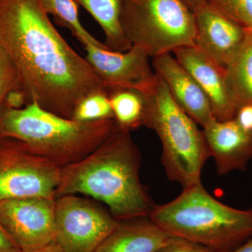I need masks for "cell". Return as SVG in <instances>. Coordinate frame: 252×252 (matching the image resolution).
<instances>
[{
	"mask_svg": "<svg viewBox=\"0 0 252 252\" xmlns=\"http://www.w3.org/2000/svg\"><path fill=\"white\" fill-rule=\"evenodd\" d=\"M0 48L16 67L29 104L71 119L81 99L106 91L86 58L54 27L39 0H0Z\"/></svg>",
	"mask_w": 252,
	"mask_h": 252,
	"instance_id": "1",
	"label": "cell"
},
{
	"mask_svg": "<svg viewBox=\"0 0 252 252\" xmlns=\"http://www.w3.org/2000/svg\"><path fill=\"white\" fill-rule=\"evenodd\" d=\"M140 164L130 131L119 127L89 156L61 168L56 198L83 194L105 204L118 220L149 217L156 205L141 183Z\"/></svg>",
	"mask_w": 252,
	"mask_h": 252,
	"instance_id": "2",
	"label": "cell"
},
{
	"mask_svg": "<svg viewBox=\"0 0 252 252\" xmlns=\"http://www.w3.org/2000/svg\"><path fill=\"white\" fill-rule=\"evenodd\" d=\"M119 127L115 119L80 122L31 102L20 109H0V137L19 141L32 153L61 168L79 162Z\"/></svg>",
	"mask_w": 252,
	"mask_h": 252,
	"instance_id": "3",
	"label": "cell"
},
{
	"mask_svg": "<svg viewBox=\"0 0 252 252\" xmlns=\"http://www.w3.org/2000/svg\"><path fill=\"white\" fill-rule=\"evenodd\" d=\"M149 219L167 233L217 252H230L252 238V209L220 203L202 182L172 201L156 205Z\"/></svg>",
	"mask_w": 252,
	"mask_h": 252,
	"instance_id": "4",
	"label": "cell"
},
{
	"mask_svg": "<svg viewBox=\"0 0 252 252\" xmlns=\"http://www.w3.org/2000/svg\"><path fill=\"white\" fill-rule=\"evenodd\" d=\"M144 126L155 131L162 145V164L169 180L183 189L201 182L210 157L203 130L179 107L157 74L154 86L143 93Z\"/></svg>",
	"mask_w": 252,
	"mask_h": 252,
	"instance_id": "5",
	"label": "cell"
},
{
	"mask_svg": "<svg viewBox=\"0 0 252 252\" xmlns=\"http://www.w3.org/2000/svg\"><path fill=\"white\" fill-rule=\"evenodd\" d=\"M122 26L130 44L152 59L194 46L195 17L182 0H125Z\"/></svg>",
	"mask_w": 252,
	"mask_h": 252,
	"instance_id": "6",
	"label": "cell"
},
{
	"mask_svg": "<svg viewBox=\"0 0 252 252\" xmlns=\"http://www.w3.org/2000/svg\"><path fill=\"white\" fill-rule=\"evenodd\" d=\"M61 168L32 153L19 141L0 137V201L56 198Z\"/></svg>",
	"mask_w": 252,
	"mask_h": 252,
	"instance_id": "7",
	"label": "cell"
},
{
	"mask_svg": "<svg viewBox=\"0 0 252 252\" xmlns=\"http://www.w3.org/2000/svg\"><path fill=\"white\" fill-rule=\"evenodd\" d=\"M119 222L89 200L63 195L56 199L55 243L63 252H94Z\"/></svg>",
	"mask_w": 252,
	"mask_h": 252,
	"instance_id": "8",
	"label": "cell"
},
{
	"mask_svg": "<svg viewBox=\"0 0 252 252\" xmlns=\"http://www.w3.org/2000/svg\"><path fill=\"white\" fill-rule=\"evenodd\" d=\"M56 199L32 197L0 201V223L22 251L55 243Z\"/></svg>",
	"mask_w": 252,
	"mask_h": 252,
	"instance_id": "9",
	"label": "cell"
},
{
	"mask_svg": "<svg viewBox=\"0 0 252 252\" xmlns=\"http://www.w3.org/2000/svg\"><path fill=\"white\" fill-rule=\"evenodd\" d=\"M86 59L94 69L106 91L127 88L146 93L157 79L148 55L137 46L119 52L108 47L99 48L91 43L84 44Z\"/></svg>",
	"mask_w": 252,
	"mask_h": 252,
	"instance_id": "10",
	"label": "cell"
},
{
	"mask_svg": "<svg viewBox=\"0 0 252 252\" xmlns=\"http://www.w3.org/2000/svg\"><path fill=\"white\" fill-rule=\"evenodd\" d=\"M193 12L195 23L194 46L224 69L243 42L246 29L207 1Z\"/></svg>",
	"mask_w": 252,
	"mask_h": 252,
	"instance_id": "11",
	"label": "cell"
},
{
	"mask_svg": "<svg viewBox=\"0 0 252 252\" xmlns=\"http://www.w3.org/2000/svg\"><path fill=\"white\" fill-rule=\"evenodd\" d=\"M152 66L176 103L198 125L204 127L215 119L205 93L171 53L153 58Z\"/></svg>",
	"mask_w": 252,
	"mask_h": 252,
	"instance_id": "12",
	"label": "cell"
},
{
	"mask_svg": "<svg viewBox=\"0 0 252 252\" xmlns=\"http://www.w3.org/2000/svg\"><path fill=\"white\" fill-rule=\"evenodd\" d=\"M203 127L207 149L215 159L219 175L246 170L252 159V133L242 128L235 119H215Z\"/></svg>",
	"mask_w": 252,
	"mask_h": 252,
	"instance_id": "13",
	"label": "cell"
},
{
	"mask_svg": "<svg viewBox=\"0 0 252 252\" xmlns=\"http://www.w3.org/2000/svg\"><path fill=\"white\" fill-rule=\"evenodd\" d=\"M172 54L205 93L215 119L218 121L234 119L236 109L227 91L223 68L195 46L179 48Z\"/></svg>",
	"mask_w": 252,
	"mask_h": 252,
	"instance_id": "14",
	"label": "cell"
},
{
	"mask_svg": "<svg viewBox=\"0 0 252 252\" xmlns=\"http://www.w3.org/2000/svg\"><path fill=\"white\" fill-rule=\"evenodd\" d=\"M174 238L149 217L120 220L94 252H157Z\"/></svg>",
	"mask_w": 252,
	"mask_h": 252,
	"instance_id": "15",
	"label": "cell"
},
{
	"mask_svg": "<svg viewBox=\"0 0 252 252\" xmlns=\"http://www.w3.org/2000/svg\"><path fill=\"white\" fill-rule=\"evenodd\" d=\"M223 71L227 91L236 112L252 104V29H246L243 42Z\"/></svg>",
	"mask_w": 252,
	"mask_h": 252,
	"instance_id": "16",
	"label": "cell"
},
{
	"mask_svg": "<svg viewBox=\"0 0 252 252\" xmlns=\"http://www.w3.org/2000/svg\"><path fill=\"white\" fill-rule=\"evenodd\" d=\"M90 13L103 30L105 44L109 49L119 52L132 47L123 31L122 14L125 0H74Z\"/></svg>",
	"mask_w": 252,
	"mask_h": 252,
	"instance_id": "17",
	"label": "cell"
},
{
	"mask_svg": "<svg viewBox=\"0 0 252 252\" xmlns=\"http://www.w3.org/2000/svg\"><path fill=\"white\" fill-rule=\"evenodd\" d=\"M106 92L119 127L131 131L144 125L145 99L142 91L120 88Z\"/></svg>",
	"mask_w": 252,
	"mask_h": 252,
	"instance_id": "18",
	"label": "cell"
},
{
	"mask_svg": "<svg viewBox=\"0 0 252 252\" xmlns=\"http://www.w3.org/2000/svg\"><path fill=\"white\" fill-rule=\"evenodd\" d=\"M43 9L48 15H51L56 21L69 28L82 45L91 43L99 48L107 47L99 42L81 25L79 15V5L74 0H39Z\"/></svg>",
	"mask_w": 252,
	"mask_h": 252,
	"instance_id": "19",
	"label": "cell"
},
{
	"mask_svg": "<svg viewBox=\"0 0 252 252\" xmlns=\"http://www.w3.org/2000/svg\"><path fill=\"white\" fill-rule=\"evenodd\" d=\"M71 119L80 122L114 119L107 92L99 91L86 96L76 106Z\"/></svg>",
	"mask_w": 252,
	"mask_h": 252,
	"instance_id": "20",
	"label": "cell"
},
{
	"mask_svg": "<svg viewBox=\"0 0 252 252\" xmlns=\"http://www.w3.org/2000/svg\"><path fill=\"white\" fill-rule=\"evenodd\" d=\"M245 29H252V0H207Z\"/></svg>",
	"mask_w": 252,
	"mask_h": 252,
	"instance_id": "21",
	"label": "cell"
},
{
	"mask_svg": "<svg viewBox=\"0 0 252 252\" xmlns=\"http://www.w3.org/2000/svg\"><path fill=\"white\" fill-rule=\"evenodd\" d=\"M16 89H23L19 75L11 60L0 48V109L6 94Z\"/></svg>",
	"mask_w": 252,
	"mask_h": 252,
	"instance_id": "22",
	"label": "cell"
},
{
	"mask_svg": "<svg viewBox=\"0 0 252 252\" xmlns=\"http://www.w3.org/2000/svg\"><path fill=\"white\" fill-rule=\"evenodd\" d=\"M157 252H217L198 244L180 238H174Z\"/></svg>",
	"mask_w": 252,
	"mask_h": 252,
	"instance_id": "23",
	"label": "cell"
},
{
	"mask_svg": "<svg viewBox=\"0 0 252 252\" xmlns=\"http://www.w3.org/2000/svg\"><path fill=\"white\" fill-rule=\"evenodd\" d=\"M29 104L27 94L23 89H16L6 94L3 107L11 109H20Z\"/></svg>",
	"mask_w": 252,
	"mask_h": 252,
	"instance_id": "24",
	"label": "cell"
},
{
	"mask_svg": "<svg viewBox=\"0 0 252 252\" xmlns=\"http://www.w3.org/2000/svg\"><path fill=\"white\" fill-rule=\"evenodd\" d=\"M234 119L242 128L252 133V104L240 107L237 110Z\"/></svg>",
	"mask_w": 252,
	"mask_h": 252,
	"instance_id": "25",
	"label": "cell"
},
{
	"mask_svg": "<svg viewBox=\"0 0 252 252\" xmlns=\"http://www.w3.org/2000/svg\"><path fill=\"white\" fill-rule=\"evenodd\" d=\"M0 252H22L0 223Z\"/></svg>",
	"mask_w": 252,
	"mask_h": 252,
	"instance_id": "26",
	"label": "cell"
},
{
	"mask_svg": "<svg viewBox=\"0 0 252 252\" xmlns=\"http://www.w3.org/2000/svg\"><path fill=\"white\" fill-rule=\"evenodd\" d=\"M22 252H63L61 249L58 246L57 244L53 243L42 248L35 249V250H30V251H26Z\"/></svg>",
	"mask_w": 252,
	"mask_h": 252,
	"instance_id": "27",
	"label": "cell"
},
{
	"mask_svg": "<svg viewBox=\"0 0 252 252\" xmlns=\"http://www.w3.org/2000/svg\"><path fill=\"white\" fill-rule=\"evenodd\" d=\"M230 252H252V238Z\"/></svg>",
	"mask_w": 252,
	"mask_h": 252,
	"instance_id": "28",
	"label": "cell"
},
{
	"mask_svg": "<svg viewBox=\"0 0 252 252\" xmlns=\"http://www.w3.org/2000/svg\"><path fill=\"white\" fill-rule=\"evenodd\" d=\"M182 1L193 11L195 8L198 7L200 4L206 2L207 0H182Z\"/></svg>",
	"mask_w": 252,
	"mask_h": 252,
	"instance_id": "29",
	"label": "cell"
}]
</instances>
